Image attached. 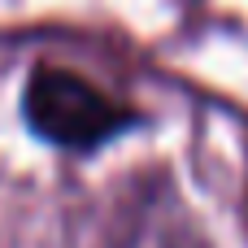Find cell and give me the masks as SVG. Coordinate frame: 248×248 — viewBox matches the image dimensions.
Here are the masks:
<instances>
[{
	"instance_id": "obj_1",
	"label": "cell",
	"mask_w": 248,
	"mask_h": 248,
	"mask_svg": "<svg viewBox=\"0 0 248 248\" xmlns=\"http://www.w3.org/2000/svg\"><path fill=\"white\" fill-rule=\"evenodd\" d=\"M22 122L39 144L70 157H92L118 135L135 131L140 113L78 70L35 65L22 87Z\"/></svg>"
}]
</instances>
